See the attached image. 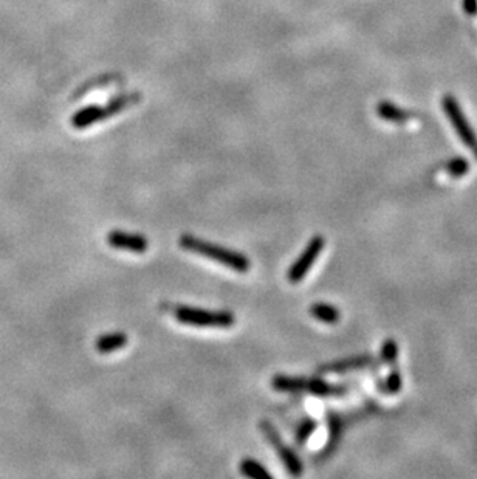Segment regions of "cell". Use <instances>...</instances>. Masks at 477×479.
I'll list each match as a JSON object with an SVG mask.
<instances>
[{"instance_id":"6da1fadb","label":"cell","mask_w":477,"mask_h":479,"mask_svg":"<svg viewBox=\"0 0 477 479\" xmlns=\"http://www.w3.org/2000/svg\"><path fill=\"white\" fill-rule=\"evenodd\" d=\"M179 244L183 250L208 257V260L222 264V266H227L237 273H247L251 268V261L241 251L221 247V245L203 241V239H199L192 235H181Z\"/></svg>"},{"instance_id":"7a4b0ae2","label":"cell","mask_w":477,"mask_h":479,"mask_svg":"<svg viewBox=\"0 0 477 479\" xmlns=\"http://www.w3.org/2000/svg\"><path fill=\"white\" fill-rule=\"evenodd\" d=\"M140 99H141L140 93L134 92V93H124V95H119L114 99H110L109 103L104 106L92 104V106L83 107V109L78 110L77 113H73L70 123L74 129H79V130L87 129L93 124H97L99 121H105L108 118L118 115L119 112L129 109L130 106H134Z\"/></svg>"},{"instance_id":"3957f363","label":"cell","mask_w":477,"mask_h":479,"mask_svg":"<svg viewBox=\"0 0 477 479\" xmlns=\"http://www.w3.org/2000/svg\"><path fill=\"white\" fill-rule=\"evenodd\" d=\"M174 317L181 324L192 327H219L228 329L234 326V313L228 311H206V309H196L190 306L174 307Z\"/></svg>"},{"instance_id":"277c9868","label":"cell","mask_w":477,"mask_h":479,"mask_svg":"<svg viewBox=\"0 0 477 479\" xmlns=\"http://www.w3.org/2000/svg\"><path fill=\"white\" fill-rule=\"evenodd\" d=\"M259 428L261 431L265 434L267 440L272 444L273 449L278 451V456L282 461V464H284V467L287 469L288 473H290L292 476L303 475V462H301V459L294 455V451L290 449V447L282 442L279 433L272 422L262 420L259 424Z\"/></svg>"},{"instance_id":"5b68a950","label":"cell","mask_w":477,"mask_h":479,"mask_svg":"<svg viewBox=\"0 0 477 479\" xmlns=\"http://www.w3.org/2000/svg\"><path fill=\"white\" fill-rule=\"evenodd\" d=\"M442 107L463 144L468 148H477V137L471 126L467 121L465 113L462 112L456 98L453 95H445L442 99Z\"/></svg>"},{"instance_id":"8992f818","label":"cell","mask_w":477,"mask_h":479,"mask_svg":"<svg viewBox=\"0 0 477 479\" xmlns=\"http://www.w3.org/2000/svg\"><path fill=\"white\" fill-rule=\"evenodd\" d=\"M324 247H325V239L323 236H315L310 239L305 250L303 251V255L294 261L290 270H288L287 278L292 284H299V282L304 280V276L309 273V270L312 268L313 264L316 262L318 256L321 255Z\"/></svg>"},{"instance_id":"52a82bcc","label":"cell","mask_w":477,"mask_h":479,"mask_svg":"<svg viewBox=\"0 0 477 479\" xmlns=\"http://www.w3.org/2000/svg\"><path fill=\"white\" fill-rule=\"evenodd\" d=\"M108 244L112 248L128 250L132 253H144L148 250L149 242L148 239L141 235H130L119 230L110 231L108 235Z\"/></svg>"},{"instance_id":"ba28073f","label":"cell","mask_w":477,"mask_h":479,"mask_svg":"<svg viewBox=\"0 0 477 479\" xmlns=\"http://www.w3.org/2000/svg\"><path fill=\"white\" fill-rule=\"evenodd\" d=\"M369 363H372V358L369 357H361V358H349V360H341L335 363L324 364L318 369L319 374H346L350 371L363 369L364 366H367Z\"/></svg>"},{"instance_id":"9c48e42d","label":"cell","mask_w":477,"mask_h":479,"mask_svg":"<svg viewBox=\"0 0 477 479\" xmlns=\"http://www.w3.org/2000/svg\"><path fill=\"white\" fill-rule=\"evenodd\" d=\"M129 342V337L123 332H114V333H105L97 338L95 342V349L99 354H110V352H115L118 349L124 348Z\"/></svg>"},{"instance_id":"30bf717a","label":"cell","mask_w":477,"mask_h":479,"mask_svg":"<svg viewBox=\"0 0 477 479\" xmlns=\"http://www.w3.org/2000/svg\"><path fill=\"white\" fill-rule=\"evenodd\" d=\"M376 113H378L381 119H385V121L389 123L405 124L409 121V113L401 109V107L395 106L391 101H381V103H378V106H376Z\"/></svg>"},{"instance_id":"8fae6325","label":"cell","mask_w":477,"mask_h":479,"mask_svg":"<svg viewBox=\"0 0 477 479\" xmlns=\"http://www.w3.org/2000/svg\"><path fill=\"white\" fill-rule=\"evenodd\" d=\"M305 377L274 375L272 379V388L279 393H301V391H305Z\"/></svg>"},{"instance_id":"7c38bea8","label":"cell","mask_w":477,"mask_h":479,"mask_svg":"<svg viewBox=\"0 0 477 479\" xmlns=\"http://www.w3.org/2000/svg\"><path fill=\"white\" fill-rule=\"evenodd\" d=\"M305 391L318 397H332V395H343L344 393H346V388L335 387V384H330L321 379H307Z\"/></svg>"},{"instance_id":"4fadbf2b","label":"cell","mask_w":477,"mask_h":479,"mask_svg":"<svg viewBox=\"0 0 477 479\" xmlns=\"http://www.w3.org/2000/svg\"><path fill=\"white\" fill-rule=\"evenodd\" d=\"M309 312L313 318L325 324H336L340 321V311L327 302H315L310 306Z\"/></svg>"},{"instance_id":"5bb4252c","label":"cell","mask_w":477,"mask_h":479,"mask_svg":"<svg viewBox=\"0 0 477 479\" xmlns=\"http://www.w3.org/2000/svg\"><path fill=\"white\" fill-rule=\"evenodd\" d=\"M238 470H241V473L243 476H247V478H254V479H272V475L268 473V471L265 470V467L261 462H257L254 461V459H243V461L241 462V467H238Z\"/></svg>"},{"instance_id":"9a60e30c","label":"cell","mask_w":477,"mask_h":479,"mask_svg":"<svg viewBox=\"0 0 477 479\" xmlns=\"http://www.w3.org/2000/svg\"><path fill=\"white\" fill-rule=\"evenodd\" d=\"M316 428H318V422L315 419H310V418L304 419L299 424L298 430H296V436H294V439H296V444L304 445L307 440L312 438V434L316 431Z\"/></svg>"},{"instance_id":"2e32d148","label":"cell","mask_w":477,"mask_h":479,"mask_svg":"<svg viewBox=\"0 0 477 479\" xmlns=\"http://www.w3.org/2000/svg\"><path fill=\"white\" fill-rule=\"evenodd\" d=\"M468 171L469 165L465 159H453L447 165V173L453 177H463Z\"/></svg>"},{"instance_id":"e0dca14e","label":"cell","mask_w":477,"mask_h":479,"mask_svg":"<svg viewBox=\"0 0 477 479\" xmlns=\"http://www.w3.org/2000/svg\"><path fill=\"white\" fill-rule=\"evenodd\" d=\"M398 355V346L397 343L394 342V340H386L385 343L381 346V358L386 363H394L397 360Z\"/></svg>"},{"instance_id":"ac0fdd59","label":"cell","mask_w":477,"mask_h":479,"mask_svg":"<svg viewBox=\"0 0 477 479\" xmlns=\"http://www.w3.org/2000/svg\"><path fill=\"white\" fill-rule=\"evenodd\" d=\"M386 389L389 393H398L401 389V375L400 373H391L386 379Z\"/></svg>"},{"instance_id":"d6986e66","label":"cell","mask_w":477,"mask_h":479,"mask_svg":"<svg viewBox=\"0 0 477 479\" xmlns=\"http://www.w3.org/2000/svg\"><path fill=\"white\" fill-rule=\"evenodd\" d=\"M463 8L468 14H476L477 12V0H463Z\"/></svg>"},{"instance_id":"ffe728a7","label":"cell","mask_w":477,"mask_h":479,"mask_svg":"<svg viewBox=\"0 0 477 479\" xmlns=\"http://www.w3.org/2000/svg\"><path fill=\"white\" fill-rule=\"evenodd\" d=\"M476 159H477V148H476Z\"/></svg>"}]
</instances>
